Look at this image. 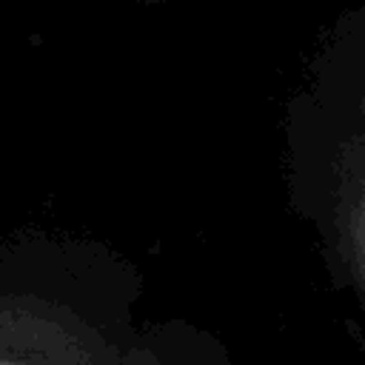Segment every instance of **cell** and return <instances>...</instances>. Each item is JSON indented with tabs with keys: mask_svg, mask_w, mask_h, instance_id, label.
Segmentation results:
<instances>
[{
	"mask_svg": "<svg viewBox=\"0 0 365 365\" xmlns=\"http://www.w3.org/2000/svg\"><path fill=\"white\" fill-rule=\"evenodd\" d=\"M325 222L342 271L365 305V86L328 160Z\"/></svg>",
	"mask_w": 365,
	"mask_h": 365,
	"instance_id": "6da1fadb",
	"label": "cell"
},
{
	"mask_svg": "<svg viewBox=\"0 0 365 365\" xmlns=\"http://www.w3.org/2000/svg\"><path fill=\"white\" fill-rule=\"evenodd\" d=\"M0 365H43V362H14V359H0Z\"/></svg>",
	"mask_w": 365,
	"mask_h": 365,
	"instance_id": "7a4b0ae2",
	"label": "cell"
}]
</instances>
